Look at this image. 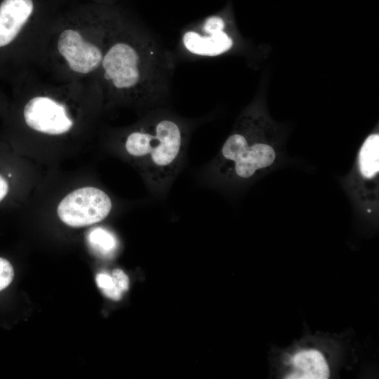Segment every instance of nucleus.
<instances>
[{
  "instance_id": "obj_7",
  "label": "nucleus",
  "mask_w": 379,
  "mask_h": 379,
  "mask_svg": "<svg viewBox=\"0 0 379 379\" xmlns=\"http://www.w3.org/2000/svg\"><path fill=\"white\" fill-rule=\"evenodd\" d=\"M112 208V200L105 192L95 187H84L65 196L58 204L57 213L65 225L81 227L102 221Z\"/></svg>"
},
{
  "instance_id": "obj_13",
  "label": "nucleus",
  "mask_w": 379,
  "mask_h": 379,
  "mask_svg": "<svg viewBox=\"0 0 379 379\" xmlns=\"http://www.w3.org/2000/svg\"><path fill=\"white\" fill-rule=\"evenodd\" d=\"M13 277V268L10 262L0 258V291L11 283Z\"/></svg>"
},
{
  "instance_id": "obj_4",
  "label": "nucleus",
  "mask_w": 379,
  "mask_h": 379,
  "mask_svg": "<svg viewBox=\"0 0 379 379\" xmlns=\"http://www.w3.org/2000/svg\"><path fill=\"white\" fill-rule=\"evenodd\" d=\"M281 149L260 135L259 120L243 114L217 155L201 169L202 182L217 188L246 185L275 166Z\"/></svg>"
},
{
  "instance_id": "obj_6",
  "label": "nucleus",
  "mask_w": 379,
  "mask_h": 379,
  "mask_svg": "<svg viewBox=\"0 0 379 379\" xmlns=\"http://www.w3.org/2000/svg\"><path fill=\"white\" fill-rule=\"evenodd\" d=\"M346 186L357 204L370 213L378 204L379 134H370L361 145Z\"/></svg>"
},
{
  "instance_id": "obj_3",
  "label": "nucleus",
  "mask_w": 379,
  "mask_h": 379,
  "mask_svg": "<svg viewBox=\"0 0 379 379\" xmlns=\"http://www.w3.org/2000/svg\"><path fill=\"white\" fill-rule=\"evenodd\" d=\"M108 16L49 24L36 51L32 64L56 81L94 79L108 41L120 22Z\"/></svg>"
},
{
  "instance_id": "obj_12",
  "label": "nucleus",
  "mask_w": 379,
  "mask_h": 379,
  "mask_svg": "<svg viewBox=\"0 0 379 379\" xmlns=\"http://www.w3.org/2000/svg\"><path fill=\"white\" fill-rule=\"evenodd\" d=\"M88 239L91 246L105 256L114 253L117 247L115 236L105 228H94L89 232Z\"/></svg>"
},
{
  "instance_id": "obj_10",
  "label": "nucleus",
  "mask_w": 379,
  "mask_h": 379,
  "mask_svg": "<svg viewBox=\"0 0 379 379\" xmlns=\"http://www.w3.org/2000/svg\"><path fill=\"white\" fill-rule=\"evenodd\" d=\"M294 371L286 378L327 379L329 368L323 354L315 350H302L292 358Z\"/></svg>"
},
{
  "instance_id": "obj_9",
  "label": "nucleus",
  "mask_w": 379,
  "mask_h": 379,
  "mask_svg": "<svg viewBox=\"0 0 379 379\" xmlns=\"http://www.w3.org/2000/svg\"><path fill=\"white\" fill-rule=\"evenodd\" d=\"M223 15L215 14L186 29L181 36L183 49L197 57H216L229 51L234 41L226 32Z\"/></svg>"
},
{
  "instance_id": "obj_1",
  "label": "nucleus",
  "mask_w": 379,
  "mask_h": 379,
  "mask_svg": "<svg viewBox=\"0 0 379 379\" xmlns=\"http://www.w3.org/2000/svg\"><path fill=\"white\" fill-rule=\"evenodd\" d=\"M173 65L156 39L120 21L94 80L107 104L152 107L167 95Z\"/></svg>"
},
{
  "instance_id": "obj_8",
  "label": "nucleus",
  "mask_w": 379,
  "mask_h": 379,
  "mask_svg": "<svg viewBox=\"0 0 379 379\" xmlns=\"http://www.w3.org/2000/svg\"><path fill=\"white\" fill-rule=\"evenodd\" d=\"M33 0H3L0 4V48L23 36L34 48V56L47 28L32 22ZM33 56V58H34ZM33 61V60H32Z\"/></svg>"
},
{
  "instance_id": "obj_14",
  "label": "nucleus",
  "mask_w": 379,
  "mask_h": 379,
  "mask_svg": "<svg viewBox=\"0 0 379 379\" xmlns=\"http://www.w3.org/2000/svg\"><path fill=\"white\" fill-rule=\"evenodd\" d=\"M8 192V185L4 177L0 175V201L6 196Z\"/></svg>"
},
{
  "instance_id": "obj_2",
  "label": "nucleus",
  "mask_w": 379,
  "mask_h": 379,
  "mask_svg": "<svg viewBox=\"0 0 379 379\" xmlns=\"http://www.w3.org/2000/svg\"><path fill=\"white\" fill-rule=\"evenodd\" d=\"M190 133V127L184 120L154 111L120 137V149L155 197H165L180 172Z\"/></svg>"
},
{
  "instance_id": "obj_11",
  "label": "nucleus",
  "mask_w": 379,
  "mask_h": 379,
  "mask_svg": "<svg viewBox=\"0 0 379 379\" xmlns=\"http://www.w3.org/2000/svg\"><path fill=\"white\" fill-rule=\"evenodd\" d=\"M95 281L103 294L114 300H120L129 286L128 277L119 269L114 270L112 274L105 272L98 273Z\"/></svg>"
},
{
  "instance_id": "obj_5",
  "label": "nucleus",
  "mask_w": 379,
  "mask_h": 379,
  "mask_svg": "<svg viewBox=\"0 0 379 379\" xmlns=\"http://www.w3.org/2000/svg\"><path fill=\"white\" fill-rule=\"evenodd\" d=\"M95 82L94 79L44 81L30 72L29 96L22 109L25 125L33 132L52 137L72 132L77 119L71 105Z\"/></svg>"
}]
</instances>
